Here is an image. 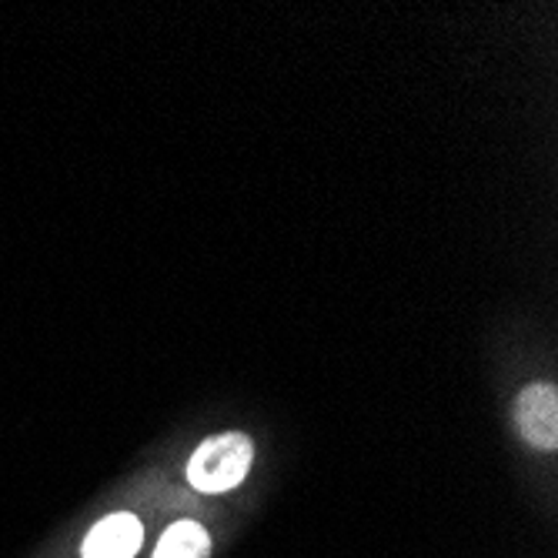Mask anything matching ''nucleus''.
Instances as JSON below:
<instances>
[{
    "label": "nucleus",
    "mask_w": 558,
    "mask_h": 558,
    "mask_svg": "<svg viewBox=\"0 0 558 558\" xmlns=\"http://www.w3.org/2000/svg\"><path fill=\"white\" fill-rule=\"evenodd\" d=\"M251 459H255V445L244 432H225L208 441H201V448L191 454L187 462V482L191 488L205 495H221L231 492L234 485L244 482Z\"/></svg>",
    "instance_id": "f257e3e1"
},
{
    "label": "nucleus",
    "mask_w": 558,
    "mask_h": 558,
    "mask_svg": "<svg viewBox=\"0 0 558 558\" xmlns=\"http://www.w3.org/2000/svg\"><path fill=\"white\" fill-rule=\"evenodd\" d=\"M141 542H144L141 522L128 512H118V515L100 519L87 532L81 558H134Z\"/></svg>",
    "instance_id": "7ed1b4c3"
},
{
    "label": "nucleus",
    "mask_w": 558,
    "mask_h": 558,
    "mask_svg": "<svg viewBox=\"0 0 558 558\" xmlns=\"http://www.w3.org/2000/svg\"><path fill=\"white\" fill-rule=\"evenodd\" d=\"M515 422H519L522 438L532 448L551 451L558 445V391H555V385H545V381L529 385L519 395Z\"/></svg>",
    "instance_id": "f03ea898"
},
{
    "label": "nucleus",
    "mask_w": 558,
    "mask_h": 558,
    "mask_svg": "<svg viewBox=\"0 0 558 558\" xmlns=\"http://www.w3.org/2000/svg\"><path fill=\"white\" fill-rule=\"evenodd\" d=\"M208 555H211V535L197 522H174L155 548V558H208Z\"/></svg>",
    "instance_id": "20e7f679"
}]
</instances>
